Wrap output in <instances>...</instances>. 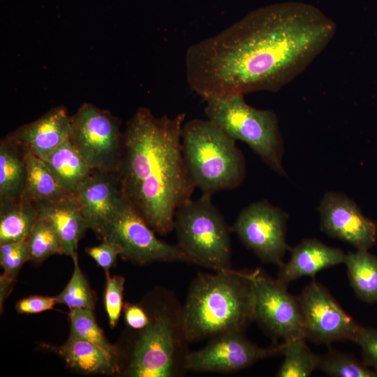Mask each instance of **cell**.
Segmentation results:
<instances>
[{
	"label": "cell",
	"instance_id": "6da1fadb",
	"mask_svg": "<svg viewBox=\"0 0 377 377\" xmlns=\"http://www.w3.org/2000/svg\"><path fill=\"white\" fill-rule=\"evenodd\" d=\"M336 29L332 19L309 3L288 1L259 8L188 48L187 82L205 101L276 92L313 61Z\"/></svg>",
	"mask_w": 377,
	"mask_h": 377
},
{
	"label": "cell",
	"instance_id": "7a4b0ae2",
	"mask_svg": "<svg viewBox=\"0 0 377 377\" xmlns=\"http://www.w3.org/2000/svg\"><path fill=\"white\" fill-rule=\"evenodd\" d=\"M185 114L154 116L138 108L123 132L117 174L127 202L161 235L174 230L177 209L195 188L184 161L182 133Z\"/></svg>",
	"mask_w": 377,
	"mask_h": 377
},
{
	"label": "cell",
	"instance_id": "3957f363",
	"mask_svg": "<svg viewBox=\"0 0 377 377\" xmlns=\"http://www.w3.org/2000/svg\"><path fill=\"white\" fill-rule=\"evenodd\" d=\"M188 343L229 332H244L254 320V294L247 272L232 269L198 273L182 306Z\"/></svg>",
	"mask_w": 377,
	"mask_h": 377
},
{
	"label": "cell",
	"instance_id": "277c9868",
	"mask_svg": "<svg viewBox=\"0 0 377 377\" xmlns=\"http://www.w3.org/2000/svg\"><path fill=\"white\" fill-rule=\"evenodd\" d=\"M235 140L210 120L185 123L182 133L184 161L190 177L202 194L231 190L245 177L244 155Z\"/></svg>",
	"mask_w": 377,
	"mask_h": 377
},
{
	"label": "cell",
	"instance_id": "5b68a950",
	"mask_svg": "<svg viewBox=\"0 0 377 377\" xmlns=\"http://www.w3.org/2000/svg\"><path fill=\"white\" fill-rule=\"evenodd\" d=\"M182 306L175 295L164 291L163 301L139 330L126 371L133 377H176L185 373L189 343L184 336Z\"/></svg>",
	"mask_w": 377,
	"mask_h": 377
},
{
	"label": "cell",
	"instance_id": "8992f818",
	"mask_svg": "<svg viewBox=\"0 0 377 377\" xmlns=\"http://www.w3.org/2000/svg\"><path fill=\"white\" fill-rule=\"evenodd\" d=\"M178 245L194 264L216 270L231 268L230 228L212 202L202 194L187 201L176 211L174 219Z\"/></svg>",
	"mask_w": 377,
	"mask_h": 377
},
{
	"label": "cell",
	"instance_id": "52a82bcc",
	"mask_svg": "<svg viewBox=\"0 0 377 377\" xmlns=\"http://www.w3.org/2000/svg\"><path fill=\"white\" fill-rule=\"evenodd\" d=\"M205 101V112L209 120L235 140L248 145L275 172L284 174L283 142L273 110L249 105L242 94Z\"/></svg>",
	"mask_w": 377,
	"mask_h": 377
},
{
	"label": "cell",
	"instance_id": "ba28073f",
	"mask_svg": "<svg viewBox=\"0 0 377 377\" xmlns=\"http://www.w3.org/2000/svg\"><path fill=\"white\" fill-rule=\"evenodd\" d=\"M71 123L69 140L90 168L117 172L123 147L119 119L85 103L71 117Z\"/></svg>",
	"mask_w": 377,
	"mask_h": 377
},
{
	"label": "cell",
	"instance_id": "9c48e42d",
	"mask_svg": "<svg viewBox=\"0 0 377 377\" xmlns=\"http://www.w3.org/2000/svg\"><path fill=\"white\" fill-rule=\"evenodd\" d=\"M247 273L254 294V320L275 343L277 340L283 343L305 338L299 297L289 293L287 286L260 268Z\"/></svg>",
	"mask_w": 377,
	"mask_h": 377
},
{
	"label": "cell",
	"instance_id": "30bf717a",
	"mask_svg": "<svg viewBox=\"0 0 377 377\" xmlns=\"http://www.w3.org/2000/svg\"><path fill=\"white\" fill-rule=\"evenodd\" d=\"M154 232L127 202L100 238L119 244L120 256L137 265L156 262L194 264L178 244L164 242Z\"/></svg>",
	"mask_w": 377,
	"mask_h": 377
},
{
	"label": "cell",
	"instance_id": "8fae6325",
	"mask_svg": "<svg viewBox=\"0 0 377 377\" xmlns=\"http://www.w3.org/2000/svg\"><path fill=\"white\" fill-rule=\"evenodd\" d=\"M288 215L267 200L249 204L237 216L231 230L265 263L283 264L291 249L286 242Z\"/></svg>",
	"mask_w": 377,
	"mask_h": 377
},
{
	"label": "cell",
	"instance_id": "7c38bea8",
	"mask_svg": "<svg viewBox=\"0 0 377 377\" xmlns=\"http://www.w3.org/2000/svg\"><path fill=\"white\" fill-rule=\"evenodd\" d=\"M298 297L306 339L326 345L355 341L362 326L343 310L325 286L313 279Z\"/></svg>",
	"mask_w": 377,
	"mask_h": 377
},
{
	"label": "cell",
	"instance_id": "4fadbf2b",
	"mask_svg": "<svg viewBox=\"0 0 377 377\" xmlns=\"http://www.w3.org/2000/svg\"><path fill=\"white\" fill-rule=\"evenodd\" d=\"M281 355L279 343L261 348L248 340L244 332H229L211 338L201 349L189 352L185 366L187 371L195 372L229 373Z\"/></svg>",
	"mask_w": 377,
	"mask_h": 377
},
{
	"label": "cell",
	"instance_id": "5bb4252c",
	"mask_svg": "<svg viewBox=\"0 0 377 377\" xmlns=\"http://www.w3.org/2000/svg\"><path fill=\"white\" fill-rule=\"evenodd\" d=\"M320 228L327 235L346 242L357 250H368L377 240L376 223L363 215L343 193H325L318 207Z\"/></svg>",
	"mask_w": 377,
	"mask_h": 377
},
{
	"label": "cell",
	"instance_id": "9a60e30c",
	"mask_svg": "<svg viewBox=\"0 0 377 377\" xmlns=\"http://www.w3.org/2000/svg\"><path fill=\"white\" fill-rule=\"evenodd\" d=\"M88 229L99 237L128 202L117 172L93 170L74 194Z\"/></svg>",
	"mask_w": 377,
	"mask_h": 377
},
{
	"label": "cell",
	"instance_id": "2e32d148",
	"mask_svg": "<svg viewBox=\"0 0 377 377\" xmlns=\"http://www.w3.org/2000/svg\"><path fill=\"white\" fill-rule=\"evenodd\" d=\"M71 117L66 108L55 107L38 119L19 126L6 136L43 160L69 138Z\"/></svg>",
	"mask_w": 377,
	"mask_h": 377
},
{
	"label": "cell",
	"instance_id": "e0dca14e",
	"mask_svg": "<svg viewBox=\"0 0 377 377\" xmlns=\"http://www.w3.org/2000/svg\"><path fill=\"white\" fill-rule=\"evenodd\" d=\"M289 260L279 266L277 279L284 286L302 277L314 279L320 271L344 263L346 254L316 239H305L290 249Z\"/></svg>",
	"mask_w": 377,
	"mask_h": 377
},
{
	"label": "cell",
	"instance_id": "ac0fdd59",
	"mask_svg": "<svg viewBox=\"0 0 377 377\" xmlns=\"http://www.w3.org/2000/svg\"><path fill=\"white\" fill-rule=\"evenodd\" d=\"M34 204L38 217L48 221L56 231L63 254L73 260L77 257L78 242L88 228L74 195Z\"/></svg>",
	"mask_w": 377,
	"mask_h": 377
},
{
	"label": "cell",
	"instance_id": "d6986e66",
	"mask_svg": "<svg viewBox=\"0 0 377 377\" xmlns=\"http://www.w3.org/2000/svg\"><path fill=\"white\" fill-rule=\"evenodd\" d=\"M58 353L70 367L82 373L113 374L119 370L118 357L89 341L71 335Z\"/></svg>",
	"mask_w": 377,
	"mask_h": 377
},
{
	"label": "cell",
	"instance_id": "ffe728a7",
	"mask_svg": "<svg viewBox=\"0 0 377 377\" xmlns=\"http://www.w3.org/2000/svg\"><path fill=\"white\" fill-rule=\"evenodd\" d=\"M26 176V151L6 136L0 142V205L22 198Z\"/></svg>",
	"mask_w": 377,
	"mask_h": 377
},
{
	"label": "cell",
	"instance_id": "44dd1931",
	"mask_svg": "<svg viewBox=\"0 0 377 377\" xmlns=\"http://www.w3.org/2000/svg\"><path fill=\"white\" fill-rule=\"evenodd\" d=\"M43 161L61 187L74 195L93 170L74 147L69 138Z\"/></svg>",
	"mask_w": 377,
	"mask_h": 377
},
{
	"label": "cell",
	"instance_id": "7402d4cb",
	"mask_svg": "<svg viewBox=\"0 0 377 377\" xmlns=\"http://www.w3.org/2000/svg\"><path fill=\"white\" fill-rule=\"evenodd\" d=\"M27 176L22 198L36 203L72 195L59 184L44 161L26 151Z\"/></svg>",
	"mask_w": 377,
	"mask_h": 377
},
{
	"label": "cell",
	"instance_id": "603a6c76",
	"mask_svg": "<svg viewBox=\"0 0 377 377\" xmlns=\"http://www.w3.org/2000/svg\"><path fill=\"white\" fill-rule=\"evenodd\" d=\"M356 296L367 303L377 302V257L368 250L348 252L344 263Z\"/></svg>",
	"mask_w": 377,
	"mask_h": 377
},
{
	"label": "cell",
	"instance_id": "cb8c5ba5",
	"mask_svg": "<svg viewBox=\"0 0 377 377\" xmlns=\"http://www.w3.org/2000/svg\"><path fill=\"white\" fill-rule=\"evenodd\" d=\"M38 218L35 205L22 199L0 205V244L27 239Z\"/></svg>",
	"mask_w": 377,
	"mask_h": 377
},
{
	"label": "cell",
	"instance_id": "d4e9b609",
	"mask_svg": "<svg viewBox=\"0 0 377 377\" xmlns=\"http://www.w3.org/2000/svg\"><path fill=\"white\" fill-rule=\"evenodd\" d=\"M305 340V338H297L279 343L284 360L276 376L308 377L317 369L319 356L310 350Z\"/></svg>",
	"mask_w": 377,
	"mask_h": 377
},
{
	"label": "cell",
	"instance_id": "484cf974",
	"mask_svg": "<svg viewBox=\"0 0 377 377\" xmlns=\"http://www.w3.org/2000/svg\"><path fill=\"white\" fill-rule=\"evenodd\" d=\"M317 369L333 377H377V371L350 354L330 350L319 356Z\"/></svg>",
	"mask_w": 377,
	"mask_h": 377
},
{
	"label": "cell",
	"instance_id": "4316f807",
	"mask_svg": "<svg viewBox=\"0 0 377 377\" xmlns=\"http://www.w3.org/2000/svg\"><path fill=\"white\" fill-rule=\"evenodd\" d=\"M27 242L29 260L40 263L54 254H63L60 240L50 223L38 218L32 227Z\"/></svg>",
	"mask_w": 377,
	"mask_h": 377
},
{
	"label": "cell",
	"instance_id": "83f0119b",
	"mask_svg": "<svg viewBox=\"0 0 377 377\" xmlns=\"http://www.w3.org/2000/svg\"><path fill=\"white\" fill-rule=\"evenodd\" d=\"M70 335L89 341L105 350L112 355L118 357L117 348L105 338L102 330L98 325L93 309H74L70 310Z\"/></svg>",
	"mask_w": 377,
	"mask_h": 377
},
{
	"label": "cell",
	"instance_id": "f1b7e54d",
	"mask_svg": "<svg viewBox=\"0 0 377 377\" xmlns=\"http://www.w3.org/2000/svg\"><path fill=\"white\" fill-rule=\"evenodd\" d=\"M73 261V275L65 288L56 297L57 303L65 304L70 310L93 309L95 295L79 267L77 257L74 258Z\"/></svg>",
	"mask_w": 377,
	"mask_h": 377
},
{
	"label": "cell",
	"instance_id": "f546056e",
	"mask_svg": "<svg viewBox=\"0 0 377 377\" xmlns=\"http://www.w3.org/2000/svg\"><path fill=\"white\" fill-rule=\"evenodd\" d=\"M29 260L27 239L0 244V264L3 272L1 275L12 282L22 265Z\"/></svg>",
	"mask_w": 377,
	"mask_h": 377
},
{
	"label": "cell",
	"instance_id": "4dcf8cb0",
	"mask_svg": "<svg viewBox=\"0 0 377 377\" xmlns=\"http://www.w3.org/2000/svg\"><path fill=\"white\" fill-rule=\"evenodd\" d=\"M107 283L105 293V306L111 327L116 326L122 309L124 278L120 276L110 277L106 274Z\"/></svg>",
	"mask_w": 377,
	"mask_h": 377
},
{
	"label": "cell",
	"instance_id": "1f68e13d",
	"mask_svg": "<svg viewBox=\"0 0 377 377\" xmlns=\"http://www.w3.org/2000/svg\"><path fill=\"white\" fill-rule=\"evenodd\" d=\"M85 250L97 265L104 269L105 274H109L110 267L115 263L122 251L119 244L110 240H103L100 244L86 248Z\"/></svg>",
	"mask_w": 377,
	"mask_h": 377
},
{
	"label": "cell",
	"instance_id": "d6a6232c",
	"mask_svg": "<svg viewBox=\"0 0 377 377\" xmlns=\"http://www.w3.org/2000/svg\"><path fill=\"white\" fill-rule=\"evenodd\" d=\"M355 342L362 348V362L377 371V329L362 327Z\"/></svg>",
	"mask_w": 377,
	"mask_h": 377
},
{
	"label": "cell",
	"instance_id": "836d02e7",
	"mask_svg": "<svg viewBox=\"0 0 377 377\" xmlns=\"http://www.w3.org/2000/svg\"><path fill=\"white\" fill-rule=\"evenodd\" d=\"M55 304L56 297L32 295L18 301L15 309L20 313H38L52 309Z\"/></svg>",
	"mask_w": 377,
	"mask_h": 377
},
{
	"label": "cell",
	"instance_id": "e575fe53",
	"mask_svg": "<svg viewBox=\"0 0 377 377\" xmlns=\"http://www.w3.org/2000/svg\"><path fill=\"white\" fill-rule=\"evenodd\" d=\"M126 324L132 329L141 330L149 322V315L139 305L126 304L124 307Z\"/></svg>",
	"mask_w": 377,
	"mask_h": 377
}]
</instances>
